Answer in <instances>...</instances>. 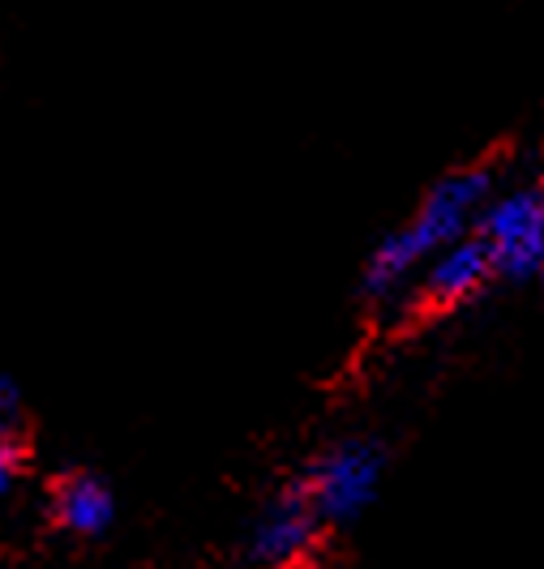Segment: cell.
<instances>
[{
  "mask_svg": "<svg viewBox=\"0 0 544 569\" xmlns=\"http://www.w3.org/2000/svg\"><path fill=\"white\" fill-rule=\"evenodd\" d=\"M481 244L493 257L502 283H536L544 279V184H502L476 223Z\"/></svg>",
  "mask_w": 544,
  "mask_h": 569,
  "instance_id": "7a4b0ae2",
  "label": "cell"
},
{
  "mask_svg": "<svg viewBox=\"0 0 544 569\" xmlns=\"http://www.w3.org/2000/svg\"><path fill=\"white\" fill-rule=\"evenodd\" d=\"M382 476H386V450L373 437H344L314 458L300 488L309 492L322 522H352L377 501Z\"/></svg>",
  "mask_w": 544,
  "mask_h": 569,
  "instance_id": "3957f363",
  "label": "cell"
},
{
  "mask_svg": "<svg viewBox=\"0 0 544 569\" xmlns=\"http://www.w3.org/2000/svg\"><path fill=\"white\" fill-rule=\"evenodd\" d=\"M497 189L502 184L493 163H463L442 171L425 189V198L416 201V210L369 249L360 270V296L369 305H395L399 296H412L433 257L476 236V223Z\"/></svg>",
  "mask_w": 544,
  "mask_h": 569,
  "instance_id": "6da1fadb",
  "label": "cell"
},
{
  "mask_svg": "<svg viewBox=\"0 0 544 569\" xmlns=\"http://www.w3.org/2000/svg\"><path fill=\"white\" fill-rule=\"evenodd\" d=\"M57 518L73 536H103L116 518L112 488L99 476H69L57 488Z\"/></svg>",
  "mask_w": 544,
  "mask_h": 569,
  "instance_id": "8992f818",
  "label": "cell"
},
{
  "mask_svg": "<svg viewBox=\"0 0 544 569\" xmlns=\"http://www.w3.org/2000/svg\"><path fill=\"white\" fill-rule=\"evenodd\" d=\"M13 480H18V446L0 441V492H9Z\"/></svg>",
  "mask_w": 544,
  "mask_h": 569,
  "instance_id": "ba28073f",
  "label": "cell"
},
{
  "mask_svg": "<svg viewBox=\"0 0 544 569\" xmlns=\"http://www.w3.org/2000/svg\"><path fill=\"white\" fill-rule=\"evenodd\" d=\"M317 527H322V513L314 510L309 492L300 488V480L291 488H284L266 510H261L258 527H254V561L266 569H287L296 566L317 540Z\"/></svg>",
  "mask_w": 544,
  "mask_h": 569,
  "instance_id": "5b68a950",
  "label": "cell"
},
{
  "mask_svg": "<svg viewBox=\"0 0 544 569\" xmlns=\"http://www.w3.org/2000/svg\"><path fill=\"white\" fill-rule=\"evenodd\" d=\"M18 425H22V390L13 386V377L0 372V441H13Z\"/></svg>",
  "mask_w": 544,
  "mask_h": 569,
  "instance_id": "52a82bcc",
  "label": "cell"
},
{
  "mask_svg": "<svg viewBox=\"0 0 544 569\" xmlns=\"http://www.w3.org/2000/svg\"><path fill=\"white\" fill-rule=\"evenodd\" d=\"M488 283H497V270H493V257L481 244V236H467L451 244L446 253H437L429 261V270L421 274L416 283V305L429 309V313H451L472 305L476 296H485Z\"/></svg>",
  "mask_w": 544,
  "mask_h": 569,
  "instance_id": "277c9868",
  "label": "cell"
}]
</instances>
